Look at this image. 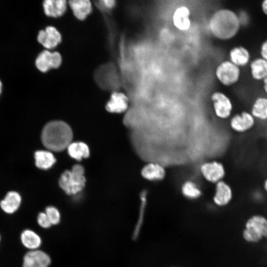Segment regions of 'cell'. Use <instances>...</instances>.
<instances>
[{
    "instance_id": "obj_1",
    "label": "cell",
    "mask_w": 267,
    "mask_h": 267,
    "mask_svg": "<svg viewBox=\"0 0 267 267\" xmlns=\"http://www.w3.org/2000/svg\"><path fill=\"white\" fill-rule=\"evenodd\" d=\"M241 24L238 14L229 8H221L211 16L208 28L215 38L228 41L236 37L241 29Z\"/></svg>"
},
{
    "instance_id": "obj_2",
    "label": "cell",
    "mask_w": 267,
    "mask_h": 267,
    "mask_svg": "<svg viewBox=\"0 0 267 267\" xmlns=\"http://www.w3.org/2000/svg\"><path fill=\"white\" fill-rule=\"evenodd\" d=\"M73 133L70 126L62 121H53L46 124L42 133V141L48 150L61 151L71 143Z\"/></svg>"
},
{
    "instance_id": "obj_3",
    "label": "cell",
    "mask_w": 267,
    "mask_h": 267,
    "mask_svg": "<svg viewBox=\"0 0 267 267\" xmlns=\"http://www.w3.org/2000/svg\"><path fill=\"white\" fill-rule=\"evenodd\" d=\"M84 167L79 164L75 165L71 171L67 170L61 175L59 184L68 195H75L84 188L86 178Z\"/></svg>"
},
{
    "instance_id": "obj_4",
    "label": "cell",
    "mask_w": 267,
    "mask_h": 267,
    "mask_svg": "<svg viewBox=\"0 0 267 267\" xmlns=\"http://www.w3.org/2000/svg\"><path fill=\"white\" fill-rule=\"evenodd\" d=\"M215 76L223 86L230 87L237 84L241 76V68L229 60L221 62L216 67Z\"/></svg>"
},
{
    "instance_id": "obj_5",
    "label": "cell",
    "mask_w": 267,
    "mask_h": 267,
    "mask_svg": "<svg viewBox=\"0 0 267 267\" xmlns=\"http://www.w3.org/2000/svg\"><path fill=\"white\" fill-rule=\"evenodd\" d=\"M211 100L215 115L219 118L226 120L232 113L233 105L231 99L224 93L220 91L213 92Z\"/></svg>"
},
{
    "instance_id": "obj_6",
    "label": "cell",
    "mask_w": 267,
    "mask_h": 267,
    "mask_svg": "<svg viewBox=\"0 0 267 267\" xmlns=\"http://www.w3.org/2000/svg\"><path fill=\"white\" fill-rule=\"evenodd\" d=\"M200 172L206 181L215 184L223 180L226 175L224 165L217 160L203 163L200 166Z\"/></svg>"
},
{
    "instance_id": "obj_7",
    "label": "cell",
    "mask_w": 267,
    "mask_h": 267,
    "mask_svg": "<svg viewBox=\"0 0 267 267\" xmlns=\"http://www.w3.org/2000/svg\"><path fill=\"white\" fill-rule=\"evenodd\" d=\"M256 120L249 111L243 110L230 118L229 127L234 132L244 134L249 132L255 126Z\"/></svg>"
},
{
    "instance_id": "obj_8",
    "label": "cell",
    "mask_w": 267,
    "mask_h": 267,
    "mask_svg": "<svg viewBox=\"0 0 267 267\" xmlns=\"http://www.w3.org/2000/svg\"><path fill=\"white\" fill-rule=\"evenodd\" d=\"M61 62V56L58 52L44 50L37 57L36 66L40 71L45 72L51 68L59 67Z\"/></svg>"
},
{
    "instance_id": "obj_9",
    "label": "cell",
    "mask_w": 267,
    "mask_h": 267,
    "mask_svg": "<svg viewBox=\"0 0 267 267\" xmlns=\"http://www.w3.org/2000/svg\"><path fill=\"white\" fill-rule=\"evenodd\" d=\"M191 12L188 7L180 5L177 7L172 15V22L175 27L180 31L185 32L191 27Z\"/></svg>"
},
{
    "instance_id": "obj_10",
    "label": "cell",
    "mask_w": 267,
    "mask_h": 267,
    "mask_svg": "<svg viewBox=\"0 0 267 267\" xmlns=\"http://www.w3.org/2000/svg\"><path fill=\"white\" fill-rule=\"evenodd\" d=\"M50 263V257L44 252L31 250L24 257L23 267H48Z\"/></svg>"
},
{
    "instance_id": "obj_11",
    "label": "cell",
    "mask_w": 267,
    "mask_h": 267,
    "mask_svg": "<svg viewBox=\"0 0 267 267\" xmlns=\"http://www.w3.org/2000/svg\"><path fill=\"white\" fill-rule=\"evenodd\" d=\"M141 175L148 181L157 182L165 179L167 172L165 168L162 164L155 162H149L142 168Z\"/></svg>"
},
{
    "instance_id": "obj_12",
    "label": "cell",
    "mask_w": 267,
    "mask_h": 267,
    "mask_svg": "<svg viewBox=\"0 0 267 267\" xmlns=\"http://www.w3.org/2000/svg\"><path fill=\"white\" fill-rule=\"evenodd\" d=\"M233 196L232 187L224 180L215 184L213 201L216 205L222 207L228 205L232 199Z\"/></svg>"
},
{
    "instance_id": "obj_13",
    "label": "cell",
    "mask_w": 267,
    "mask_h": 267,
    "mask_svg": "<svg viewBox=\"0 0 267 267\" xmlns=\"http://www.w3.org/2000/svg\"><path fill=\"white\" fill-rule=\"evenodd\" d=\"M37 39L44 47L51 49L61 42V36L59 31L52 26L47 27L44 30L39 32Z\"/></svg>"
},
{
    "instance_id": "obj_14",
    "label": "cell",
    "mask_w": 267,
    "mask_h": 267,
    "mask_svg": "<svg viewBox=\"0 0 267 267\" xmlns=\"http://www.w3.org/2000/svg\"><path fill=\"white\" fill-rule=\"evenodd\" d=\"M228 56L229 60L240 68L248 65L251 59L250 51L243 45L231 48L229 51Z\"/></svg>"
},
{
    "instance_id": "obj_15",
    "label": "cell",
    "mask_w": 267,
    "mask_h": 267,
    "mask_svg": "<svg viewBox=\"0 0 267 267\" xmlns=\"http://www.w3.org/2000/svg\"><path fill=\"white\" fill-rule=\"evenodd\" d=\"M128 104L129 99L127 96L123 93L114 92L111 94L106 108L111 113H121L127 110Z\"/></svg>"
},
{
    "instance_id": "obj_16",
    "label": "cell",
    "mask_w": 267,
    "mask_h": 267,
    "mask_svg": "<svg viewBox=\"0 0 267 267\" xmlns=\"http://www.w3.org/2000/svg\"><path fill=\"white\" fill-rule=\"evenodd\" d=\"M256 121H267V96L260 95L256 97L249 111Z\"/></svg>"
},
{
    "instance_id": "obj_17",
    "label": "cell",
    "mask_w": 267,
    "mask_h": 267,
    "mask_svg": "<svg viewBox=\"0 0 267 267\" xmlns=\"http://www.w3.org/2000/svg\"><path fill=\"white\" fill-rule=\"evenodd\" d=\"M249 67L250 75L254 80L263 81L267 77V61L262 57H258L251 60Z\"/></svg>"
},
{
    "instance_id": "obj_18",
    "label": "cell",
    "mask_w": 267,
    "mask_h": 267,
    "mask_svg": "<svg viewBox=\"0 0 267 267\" xmlns=\"http://www.w3.org/2000/svg\"><path fill=\"white\" fill-rule=\"evenodd\" d=\"M245 228L251 229L263 237H267V219L262 215H253L246 222Z\"/></svg>"
},
{
    "instance_id": "obj_19",
    "label": "cell",
    "mask_w": 267,
    "mask_h": 267,
    "mask_svg": "<svg viewBox=\"0 0 267 267\" xmlns=\"http://www.w3.org/2000/svg\"><path fill=\"white\" fill-rule=\"evenodd\" d=\"M66 1L64 0H46L43 2L45 14L56 17L61 16L66 9Z\"/></svg>"
},
{
    "instance_id": "obj_20",
    "label": "cell",
    "mask_w": 267,
    "mask_h": 267,
    "mask_svg": "<svg viewBox=\"0 0 267 267\" xmlns=\"http://www.w3.org/2000/svg\"><path fill=\"white\" fill-rule=\"evenodd\" d=\"M21 201L20 194L15 191H10L0 203L2 210L7 214H12L19 208Z\"/></svg>"
},
{
    "instance_id": "obj_21",
    "label": "cell",
    "mask_w": 267,
    "mask_h": 267,
    "mask_svg": "<svg viewBox=\"0 0 267 267\" xmlns=\"http://www.w3.org/2000/svg\"><path fill=\"white\" fill-rule=\"evenodd\" d=\"M69 4L74 14L79 20H84L91 10V3L88 0H70Z\"/></svg>"
},
{
    "instance_id": "obj_22",
    "label": "cell",
    "mask_w": 267,
    "mask_h": 267,
    "mask_svg": "<svg viewBox=\"0 0 267 267\" xmlns=\"http://www.w3.org/2000/svg\"><path fill=\"white\" fill-rule=\"evenodd\" d=\"M180 191L184 197L190 200L197 199L202 194L199 185L191 179H187L182 183Z\"/></svg>"
},
{
    "instance_id": "obj_23",
    "label": "cell",
    "mask_w": 267,
    "mask_h": 267,
    "mask_svg": "<svg viewBox=\"0 0 267 267\" xmlns=\"http://www.w3.org/2000/svg\"><path fill=\"white\" fill-rule=\"evenodd\" d=\"M35 159L36 166L44 170L49 169L56 162L53 154L50 151L46 150L36 151L35 153Z\"/></svg>"
},
{
    "instance_id": "obj_24",
    "label": "cell",
    "mask_w": 267,
    "mask_h": 267,
    "mask_svg": "<svg viewBox=\"0 0 267 267\" xmlns=\"http://www.w3.org/2000/svg\"><path fill=\"white\" fill-rule=\"evenodd\" d=\"M67 149L69 155L78 161L88 158L89 155L88 146L83 142H71Z\"/></svg>"
},
{
    "instance_id": "obj_25",
    "label": "cell",
    "mask_w": 267,
    "mask_h": 267,
    "mask_svg": "<svg viewBox=\"0 0 267 267\" xmlns=\"http://www.w3.org/2000/svg\"><path fill=\"white\" fill-rule=\"evenodd\" d=\"M21 240L25 247L31 250H37L42 243L40 236L30 229H26L22 232Z\"/></svg>"
},
{
    "instance_id": "obj_26",
    "label": "cell",
    "mask_w": 267,
    "mask_h": 267,
    "mask_svg": "<svg viewBox=\"0 0 267 267\" xmlns=\"http://www.w3.org/2000/svg\"><path fill=\"white\" fill-rule=\"evenodd\" d=\"M146 191H143L140 194L141 205L138 220L133 233V237L134 239L137 238L142 224L143 215L146 204Z\"/></svg>"
},
{
    "instance_id": "obj_27",
    "label": "cell",
    "mask_w": 267,
    "mask_h": 267,
    "mask_svg": "<svg viewBox=\"0 0 267 267\" xmlns=\"http://www.w3.org/2000/svg\"><path fill=\"white\" fill-rule=\"evenodd\" d=\"M45 213L47 216L52 225H56L59 223L61 216L58 210L53 206H48L45 209Z\"/></svg>"
},
{
    "instance_id": "obj_28",
    "label": "cell",
    "mask_w": 267,
    "mask_h": 267,
    "mask_svg": "<svg viewBox=\"0 0 267 267\" xmlns=\"http://www.w3.org/2000/svg\"><path fill=\"white\" fill-rule=\"evenodd\" d=\"M243 236L246 241L253 243L258 242L263 238L262 235L255 231L246 228H245L243 232Z\"/></svg>"
},
{
    "instance_id": "obj_29",
    "label": "cell",
    "mask_w": 267,
    "mask_h": 267,
    "mask_svg": "<svg viewBox=\"0 0 267 267\" xmlns=\"http://www.w3.org/2000/svg\"><path fill=\"white\" fill-rule=\"evenodd\" d=\"M37 222L39 225L44 228H49L52 225L46 214L44 212L39 214Z\"/></svg>"
},
{
    "instance_id": "obj_30",
    "label": "cell",
    "mask_w": 267,
    "mask_h": 267,
    "mask_svg": "<svg viewBox=\"0 0 267 267\" xmlns=\"http://www.w3.org/2000/svg\"><path fill=\"white\" fill-rule=\"evenodd\" d=\"M259 53L260 57L267 61V39L261 44Z\"/></svg>"
},
{
    "instance_id": "obj_31",
    "label": "cell",
    "mask_w": 267,
    "mask_h": 267,
    "mask_svg": "<svg viewBox=\"0 0 267 267\" xmlns=\"http://www.w3.org/2000/svg\"><path fill=\"white\" fill-rule=\"evenodd\" d=\"M103 5L107 8H111L114 7L115 4V1L112 0H105L101 1Z\"/></svg>"
},
{
    "instance_id": "obj_32",
    "label": "cell",
    "mask_w": 267,
    "mask_h": 267,
    "mask_svg": "<svg viewBox=\"0 0 267 267\" xmlns=\"http://www.w3.org/2000/svg\"><path fill=\"white\" fill-rule=\"evenodd\" d=\"M261 8L262 12L267 16V0H264L261 2Z\"/></svg>"
},
{
    "instance_id": "obj_33",
    "label": "cell",
    "mask_w": 267,
    "mask_h": 267,
    "mask_svg": "<svg viewBox=\"0 0 267 267\" xmlns=\"http://www.w3.org/2000/svg\"><path fill=\"white\" fill-rule=\"evenodd\" d=\"M263 82V89L264 93L267 96V77L265 78Z\"/></svg>"
},
{
    "instance_id": "obj_34",
    "label": "cell",
    "mask_w": 267,
    "mask_h": 267,
    "mask_svg": "<svg viewBox=\"0 0 267 267\" xmlns=\"http://www.w3.org/2000/svg\"><path fill=\"white\" fill-rule=\"evenodd\" d=\"M263 188L267 193V177L265 178L263 182Z\"/></svg>"
},
{
    "instance_id": "obj_35",
    "label": "cell",
    "mask_w": 267,
    "mask_h": 267,
    "mask_svg": "<svg viewBox=\"0 0 267 267\" xmlns=\"http://www.w3.org/2000/svg\"><path fill=\"white\" fill-rule=\"evenodd\" d=\"M1 89H2V84H1V82L0 80V94L1 93Z\"/></svg>"
},
{
    "instance_id": "obj_36",
    "label": "cell",
    "mask_w": 267,
    "mask_h": 267,
    "mask_svg": "<svg viewBox=\"0 0 267 267\" xmlns=\"http://www.w3.org/2000/svg\"></svg>"
}]
</instances>
